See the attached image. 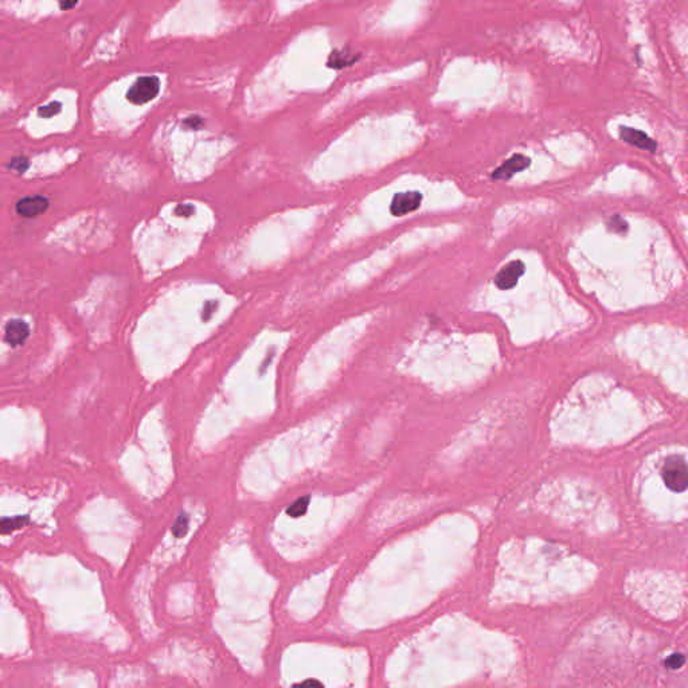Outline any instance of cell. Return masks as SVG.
<instances>
[{
	"instance_id": "cell-9",
	"label": "cell",
	"mask_w": 688,
	"mask_h": 688,
	"mask_svg": "<svg viewBox=\"0 0 688 688\" xmlns=\"http://www.w3.org/2000/svg\"><path fill=\"white\" fill-rule=\"evenodd\" d=\"M358 60V55L351 54L349 50H337L333 51L327 61V65L333 69H342V67H350Z\"/></svg>"
},
{
	"instance_id": "cell-1",
	"label": "cell",
	"mask_w": 688,
	"mask_h": 688,
	"mask_svg": "<svg viewBox=\"0 0 688 688\" xmlns=\"http://www.w3.org/2000/svg\"><path fill=\"white\" fill-rule=\"evenodd\" d=\"M662 475L668 488L676 492H683L687 488V464L682 456H672L667 459Z\"/></svg>"
},
{
	"instance_id": "cell-12",
	"label": "cell",
	"mask_w": 688,
	"mask_h": 688,
	"mask_svg": "<svg viewBox=\"0 0 688 688\" xmlns=\"http://www.w3.org/2000/svg\"><path fill=\"white\" fill-rule=\"evenodd\" d=\"M61 109H62L61 103L54 101V103L47 104L45 107H41V108L38 109V116H39V117H44V118H50V117H53V116L58 114V113L61 112Z\"/></svg>"
},
{
	"instance_id": "cell-10",
	"label": "cell",
	"mask_w": 688,
	"mask_h": 688,
	"mask_svg": "<svg viewBox=\"0 0 688 688\" xmlns=\"http://www.w3.org/2000/svg\"><path fill=\"white\" fill-rule=\"evenodd\" d=\"M28 523L27 516H11V518H0V533H10L15 530H19Z\"/></svg>"
},
{
	"instance_id": "cell-18",
	"label": "cell",
	"mask_w": 688,
	"mask_h": 688,
	"mask_svg": "<svg viewBox=\"0 0 688 688\" xmlns=\"http://www.w3.org/2000/svg\"><path fill=\"white\" fill-rule=\"evenodd\" d=\"M184 211H186V215H187V213H188V211H190V213H193V211H194V209H193V207H190V209H188V207H186V209H184ZM177 213H178L179 215H183V213H182V209H180V207H179L178 210H177Z\"/></svg>"
},
{
	"instance_id": "cell-16",
	"label": "cell",
	"mask_w": 688,
	"mask_h": 688,
	"mask_svg": "<svg viewBox=\"0 0 688 688\" xmlns=\"http://www.w3.org/2000/svg\"><path fill=\"white\" fill-rule=\"evenodd\" d=\"M293 688H324V687H323V685H321L320 682H317V680H313V679H310V680H306V682H303V683H300V685H296V686H293Z\"/></svg>"
},
{
	"instance_id": "cell-11",
	"label": "cell",
	"mask_w": 688,
	"mask_h": 688,
	"mask_svg": "<svg viewBox=\"0 0 688 688\" xmlns=\"http://www.w3.org/2000/svg\"><path fill=\"white\" fill-rule=\"evenodd\" d=\"M308 504H310V497H301L299 500H296L290 507L288 509V513L290 516L293 518H297V516H301L303 513H306V511L308 509Z\"/></svg>"
},
{
	"instance_id": "cell-2",
	"label": "cell",
	"mask_w": 688,
	"mask_h": 688,
	"mask_svg": "<svg viewBox=\"0 0 688 688\" xmlns=\"http://www.w3.org/2000/svg\"><path fill=\"white\" fill-rule=\"evenodd\" d=\"M160 89V81L156 77H141L136 80L131 89L127 93L128 101H131L134 105H143L145 103H150L154 100Z\"/></svg>"
},
{
	"instance_id": "cell-4",
	"label": "cell",
	"mask_w": 688,
	"mask_h": 688,
	"mask_svg": "<svg viewBox=\"0 0 688 688\" xmlns=\"http://www.w3.org/2000/svg\"><path fill=\"white\" fill-rule=\"evenodd\" d=\"M530 164H531V159L527 156L522 155V154L511 156L510 159H507L500 167H497L492 173V179L509 180L513 175H516L518 173L526 170Z\"/></svg>"
},
{
	"instance_id": "cell-8",
	"label": "cell",
	"mask_w": 688,
	"mask_h": 688,
	"mask_svg": "<svg viewBox=\"0 0 688 688\" xmlns=\"http://www.w3.org/2000/svg\"><path fill=\"white\" fill-rule=\"evenodd\" d=\"M28 335H30V328L27 323H24L21 319L10 320L6 326V333H4L6 342L14 347L23 344L28 337Z\"/></svg>"
},
{
	"instance_id": "cell-5",
	"label": "cell",
	"mask_w": 688,
	"mask_h": 688,
	"mask_svg": "<svg viewBox=\"0 0 688 688\" xmlns=\"http://www.w3.org/2000/svg\"><path fill=\"white\" fill-rule=\"evenodd\" d=\"M619 134H620L621 140L630 144V145H633V147H636V148H640L643 151H649L652 154L656 152V150H658V143L655 140H652L645 132H642L639 130L620 125Z\"/></svg>"
},
{
	"instance_id": "cell-13",
	"label": "cell",
	"mask_w": 688,
	"mask_h": 688,
	"mask_svg": "<svg viewBox=\"0 0 688 688\" xmlns=\"http://www.w3.org/2000/svg\"><path fill=\"white\" fill-rule=\"evenodd\" d=\"M606 226L613 233H624V231L628 230V223L625 222L621 217H619V215L610 218L608 221V223H606Z\"/></svg>"
},
{
	"instance_id": "cell-7",
	"label": "cell",
	"mask_w": 688,
	"mask_h": 688,
	"mask_svg": "<svg viewBox=\"0 0 688 688\" xmlns=\"http://www.w3.org/2000/svg\"><path fill=\"white\" fill-rule=\"evenodd\" d=\"M17 213L23 218H37L48 209V200L45 197H26L17 202Z\"/></svg>"
},
{
	"instance_id": "cell-14",
	"label": "cell",
	"mask_w": 688,
	"mask_h": 688,
	"mask_svg": "<svg viewBox=\"0 0 688 688\" xmlns=\"http://www.w3.org/2000/svg\"><path fill=\"white\" fill-rule=\"evenodd\" d=\"M187 527H188V518L186 513H182L177 519L174 527H173V531L177 535V536H183L186 531H187Z\"/></svg>"
},
{
	"instance_id": "cell-6",
	"label": "cell",
	"mask_w": 688,
	"mask_h": 688,
	"mask_svg": "<svg viewBox=\"0 0 688 688\" xmlns=\"http://www.w3.org/2000/svg\"><path fill=\"white\" fill-rule=\"evenodd\" d=\"M524 264L522 261H512L506 267H502L500 272L495 276V284L500 289H512L519 281V279L524 274Z\"/></svg>"
},
{
	"instance_id": "cell-15",
	"label": "cell",
	"mask_w": 688,
	"mask_h": 688,
	"mask_svg": "<svg viewBox=\"0 0 688 688\" xmlns=\"http://www.w3.org/2000/svg\"><path fill=\"white\" fill-rule=\"evenodd\" d=\"M10 167L14 168V170H17L19 174H24V171L28 168V160L26 157H22V156L21 157H17V159H14L11 161Z\"/></svg>"
},
{
	"instance_id": "cell-17",
	"label": "cell",
	"mask_w": 688,
	"mask_h": 688,
	"mask_svg": "<svg viewBox=\"0 0 688 688\" xmlns=\"http://www.w3.org/2000/svg\"><path fill=\"white\" fill-rule=\"evenodd\" d=\"M76 4H77V3H61V4H60V7H61L62 10H67V8H70V7H74Z\"/></svg>"
},
{
	"instance_id": "cell-3",
	"label": "cell",
	"mask_w": 688,
	"mask_h": 688,
	"mask_svg": "<svg viewBox=\"0 0 688 688\" xmlns=\"http://www.w3.org/2000/svg\"><path fill=\"white\" fill-rule=\"evenodd\" d=\"M422 194L418 191L398 193L391 200L390 211L394 217H403L416 211L421 206Z\"/></svg>"
}]
</instances>
